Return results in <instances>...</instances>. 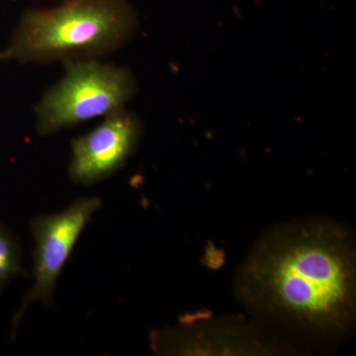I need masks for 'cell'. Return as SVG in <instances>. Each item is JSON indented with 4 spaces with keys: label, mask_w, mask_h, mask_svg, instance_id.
<instances>
[{
    "label": "cell",
    "mask_w": 356,
    "mask_h": 356,
    "mask_svg": "<svg viewBox=\"0 0 356 356\" xmlns=\"http://www.w3.org/2000/svg\"><path fill=\"white\" fill-rule=\"evenodd\" d=\"M355 247L329 221L281 226L243 262L236 291L250 311L311 337H341L356 314Z\"/></svg>",
    "instance_id": "obj_1"
},
{
    "label": "cell",
    "mask_w": 356,
    "mask_h": 356,
    "mask_svg": "<svg viewBox=\"0 0 356 356\" xmlns=\"http://www.w3.org/2000/svg\"><path fill=\"white\" fill-rule=\"evenodd\" d=\"M136 22L124 0H67L56 8L27 11L0 58L70 62L106 55L128 41Z\"/></svg>",
    "instance_id": "obj_2"
},
{
    "label": "cell",
    "mask_w": 356,
    "mask_h": 356,
    "mask_svg": "<svg viewBox=\"0 0 356 356\" xmlns=\"http://www.w3.org/2000/svg\"><path fill=\"white\" fill-rule=\"evenodd\" d=\"M135 81L123 67L96 60H70L65 76L37 105V129L41 135L108 116L123 109L132 97Z\"/></svg>",
    "instance_id": "obj_3"
},
{
    "label": "cell",
    "mask_w": 356,
    "mask_h": 356,
    "mask_svg": "<svg viewBox=\"0 0 356 356\" xmlns=\"http://www.w3.org/2000/svg\"><path fill=\"white\" fill-rule=\"evenodd\" d=\"M98 197L79 199L57 214L44 215L33 220L31 229L36 241L34 252L35 284L14 318L15 325L32 302L51 303L56 283L63 267L83 229L99 209Z\"/></svg>",
    "instance_id": "obj_4"
},
{
    "label": "cell",
    "mask_w": 356,
    "mask_h": 356,
    "mask_svg": "<svg viewBox=\"0 0 356 356\" xmlns=\"http://www.w3.org/2000/svg\"><path fill=\"white\" fill-rule=\"evenodd\" d=\"M154 350L177 355H259L275 348L243 321L185 318L179 327L154 332Z\"/></svg>",
    "instance_id": "obj_5"
},
{
    "label": "cell",
    "mask_w": 356,
    "mask_h": 356,
    "mask_svg": "<svg viewBox=\"0 0 356 356\" xmlns=\"http://www.w3.org/2000/svg\"><path fill=\"white\" fill-rule=\"evenodd\" d=\"M140 132L139 121L123 109L108 115L95 130L72 140L70 177L88 185L117 172L133 153Z\"/></svg>",
    "instance_id": "obj_6"
},
{
    "label": "cell",
    "mask_w": 356,
    "mask_h": 356,
    "mask_svg": "<svg viewBox=\"0 0 356 356\" xmlns=\"http://www.w3.org/2000/svg\"><path fill=\"white\" fill-rule=\"evenodd\" d=\"M21 271L20 250L13 236L0 229V285Z\"/></svg>",
    "instance_id": "obj_7"
}]
</instances>
